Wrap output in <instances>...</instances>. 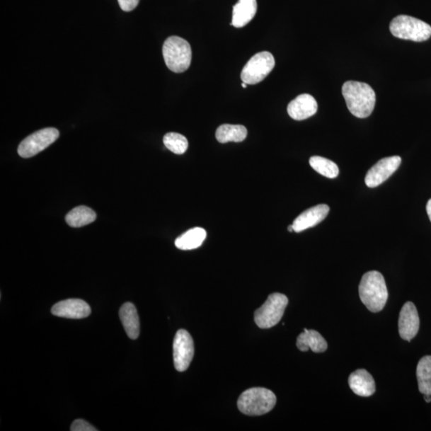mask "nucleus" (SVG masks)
Returning a JSON list of instances; mask_svg holds the SVG:
<instances>
[{"instance_id":"nucleus-1","label":"nucleus","mask_w":431,"mask_h":431,"mask_svg":"<svg viewBox=\"0 0 431 431\" xmlns=\"http://www.w3.org/2000/svg\"><path fill=\"white\" fill-rule=\"evenodd\" d=\"M347 108L359 118L369 117L376 105L377 96L372 87L365 83L347 81L342 87Z\"/></svg>"},{"instance_id":"nucleus-2","label":"nucleus","mask_w":431,"mask_h":431,"mask_svg":"<svg viewBox=\"0 0 431 431\" xmlns=\"http://www.w3.org/2000/svg\"><path fill=\"white\" fill-rule=\"evenodd\" d=\"M360 297L367 309L374 314L382 311L389 299L385 279L377 271L365 273L359 286Z\"/></svg>"},{"instance_id":"nucleus-3","label":"nucleus","mask_w":431,"mask_h":431,"mask_svg":"<svg viewBox=\"0 0 431 431\" xmlns=\"http://www.w3.org/2000/svg\"><path fill=\"white\" fill-rule=\"evenodd\" d=\"M276 403L277 397L272 391L263 387H254L241 393L237 406L243 414L260 416L271 411Z\"/></svg>"},{"instance_id":"nucleus-4","label":"nucleus","mask_w":431,"mask_h":431,"mask_svg":"<svg viewBox=\"0 0 431 431\" xmlns=\"http://www.w3.org/2000/svg\"><path fill=\"white\" fill-rule=\"evenodd\" d=\"M162 53L166 64L174 73L188 70L192 60L190 43L178 36H171L164 42Z\"/></svg>"},{"instance_id":"nucleus-5","label":"nucleus","mask_w":431,"mask_h":431,"mask_svg":"<svg viewBox=\"0 0 431 431\" xmlns=\"http://www.w3.org/2000/svg\"><path fill=\"white\" fill-rule=\"evenodd\" d=\"M390 30L396 38L414 42L426 41L431 36V27L428 23L404 15L393 18Z\"/></svg>"},{"instance_id":"nucleus-6","label":"nucleus","mask_w":431,"mask_h":431,"mask_svg":"<svg viewBox=\"0 0 431 431\" xmlns=\"http://www.w3.org/2000/svg\"><path fill=\"white\" fill-rule=\"evenodd\" d=\"M289 304V299L281 293H272L268 296L265 303L255 311L254 320L262 329H268L277 324L282 318Z\"/></svg>"},{"instance_id":"nucleus-7","label":"nucleus","mask_w":431,"mask_h":431,"mask_svg":"<svg viewBox=\"0 0 431 431\" xmlns=\"http://www.w3.org/2000/svg\"><path fill=\"white\" fill-rule=\"evenodd\" d=\"M275 67V59L270 52L255 54L243 68L241 77L247 85L258 84L271 73Z\"/></svg>"},{"instance_id":"nucleus-8","label":"nucleus","mask_w":431,"mask_h":431,"mask_svg":"<svg viewBox=\"0 0 431 431\" xmlns=\"http://www.w3.org/2000/svg\"><path fill=\"white\" fill-rule=\"evenodd\" d=\"M59 137L57 129H42L28 136L18 146V154L23 159H29L45 151Z\"/></svg>"},{"instance_id":"nucleus-9","label":"nucleus","mask_w":431,"mask_h":431,"mask_svg":"<svg viewBox=\"0 0 431 431\" xmlns=\"http://www.w3.org/2000/svg\"><path fill=\"white\" fill-rule=\"evenodd\" d=\"M173 362L176 370L180 372L188 369L195 355V343L186 330L180 329L173 340Z\"/></svg>"},{"instance_id":"nucleus-10","label":"nucleus","mask_w":431,"mask_h":431,"mask_svg":"<svg viewBox=\"0 0 431 431\" xmlns=\"http://www.w3.org/2000/svg\"><path fill=\"white\" fill-rule=\"evenodd\" d=\"M401 162L402 159L399 156H393V157L385 158L379 161L376 165H374L368 171L366 175L365 183L367 186L369 188H376V187L383 184L398 170Z\"/></svg>"},{"instance_id":"nucleus-11","label":"nucleus","mask_w":431,"mask_h":431,"mask_svg":"<svg viewBox=\"0 0 431 431\" xmlns=\"http://www.w3.org/2000/svg\"><path fill=\"white\" fill-rule=\"evenodd\" d=\"M420 321L415 305L407 302L403 305L398 318V332L403 340L410 342L420 330Z\"/></svg>"},{"instance_id":"nucleus-12","label":"nucleus","mask_w":431,"mask_h":431,"mask_svg":"<svg viewBox=\"0 0 431 431\" xmlns=\"http://www.w3.org/2000/svg\"><path fill=\"white\" fill-rule=\"evenodd\" d=\"M52 314L67 318H84L91 314L90 305L80 299H69L54 304Z\"/></svg>"},{"instance_id":"nucleus-13","label":"nucleus","mask_w":431,"mask_h":431,"mask_svg":"<svg viewBox=\"0 0 431 431\" xmlns=\"http://www.w3.org/2000/svg\"><path fill=\"white\" fill-rule=\"evenodd\" d=\"M329 206L326 204L318 205L299 214L293 222L294 232L301 233L309 228L314 227L327 217L329 214Z\"/></svg>"},{"instance_id":"nucleus-14","label":"nucleus","mask_w":431,"mask_h":431,"mask_svg":"<svg viewBox=\"0 0 431 431\" xmlns=\"http://www.w3.org/2000/svg\"><path fill=\"white\" fill-rule=\"evenodd\" d=\"M318 104L316 99L308 93L299 96L287 105V113L297 121H302L316 115Z\"/></svg>"},{"instance_id":"nucleus-15","label":"nucleus","mask_w":431,"mask_h":431,"mask_svg":"<svg viewBox=\"0 0 431 431\" xmlns=\"http://www.w3.org/2000/svg\"><path fill=\"white\" fill-rule=\"evenodd\" d=\"M350 389L359 396L370 397L376 392V383L372 374L364 369L355 371L349 377Z\"/></svg>"},{"instance_id":"nucleus-16","label":"nucleus","mask_w":431,"mask_h":431,"mask_svg":"<svg viewBox=\"0 0 431 431\" xmlns=\"http://www.w3.org/2000/svg\"><path fill=\"white\" fill-rule=\"evenodd\" d=\"M258 11L257 0H239L233 11L232 23L236 28H241L253 20Z\"/></svg>"},{"instance_id":"nucleus-17","label":"nucleus","mask_w":431,"mask_h":431,"mask_svg":"<svg viewBox=\"0 0 431 431\" xmlns=\"http://www.w3.org/2000/svg\"><path fill=\"white\" fill-rule=\"evenodd\" d=\"M297 346L301 352H308L311 349L315 353H323L327 351L328 343L316 331L305 328L304 332L297 337Z\"/></svg>"},{"instance_id":"nucleus-18","label":"nucleus","mask_w":431,"mask_h":431,"mask_svg":"<svg viewBox=\"0 0 431 431\" xmlns=\"http://www.w3.org/2000/svg\"><path fill=\"white\" fill-rule=\"evenodd\" d=\"M120 316L129 338L131 340L139 338L140 322L135 306L130 302L124 304L120 309Z\"/></svg>"},{"instance_id":"nucleus-19","label":"nucleus","mask_w":431,"mask_h":431,"mask_svg":"<svg viewBox=\"0 0 431 431\" xmlns=\"http://www.w3.org/2000/svg\"><path fill=\"white\" fill-rule=\"evenodd\" d=\"M206 231L200 227L192 228L175 241V246L180 250H192L201 246L206 239Z\"/></svg>"},{"instance_id":"nucleus-20","label":"nucleus","mask_w":431,"mask_h":431,"mask_svg":"<svg viewBox=\"0 0 431 431\" xmlns=\"http://www.w3.org/2000/svg\"><path fill=\"white\" fill-rule=\"evenodd\" d=\"M248 135V130L242 125L224 124L217 128L216 137L220 143L241 142Z\"/></svg>"},{"instance_id":"nucleus-21","label":"nucleus","mask_w":431,"mask_h":431,"mask_svg":"<svg viewBox=\"0 0 431 431\" xmlns=\"http://www.w3.org/2000/svg\"><path fill=\"white\" fill-rule=\"evenodd\" d=\"M96 212L86 206H79L66 216V222L73 228L87 226L96 220Z\"/></svg>"},{"instance_id":"nucleus-22","label":"nucleus","mask_w":431,"mask_h":431,"mask_svg":"<svg viewBox=\"0 0 431 431\" xmlns=\"http://www.w3.org/2000/svg\"><path fill=\"white\" fill-rule=\"evenodd\" d=\"M416 376L420 391L431 396V355L424 356L418 362Z\"/></svg>"},{"instance_id":"nucleus-23","label":"nucleus","mask_w":431,"mask_h":431,"mask_svg":"<svg viewBox=\"0 0 431 431\" xmlns=\"http://www.w3.org/2000/svg\"><path fill=\"white\" fill-rule=\"evenodd\" d=\"M309 163L314 171L328 178H335L340 173L339 167L335 162L320 156L311 157Z\"/></svg>"},{"instance_id":"nucleus-24","label":"nucleus","mask_w":431,"mask_h":431,"mask_svg":"<svg viewBox=\"0 0 431 431\" xmlns=\"http://www.w3.org/2000/svg\"><path fill=\"white\" fill-rule=\"evenodd\" d=\"M163 142L168 151L179 155L185 154L189 147V142L186 137L178 133L166 134Z\"/></svg>"},{"instance_id":"nucleus-25","label":"nucleus","mask_w":431,"mask_h":431,"mask_svg":"<svg viewBox=\"0 0 431 431\" xmlns=\"http://www.w3.org/2000/svg\"><path fill=\"white\" fill-rule=\"evenodd\" d=\"M71 431H96L98 430L91 425L85 420H77L74 421L71 427Z\"/></svg>"},{"instance_id":"nucleus-26","label":"nucleus","mask_w":431,"mask_h":431,"mask_svg":"<svg viewBox=\"0 0 431 431\" xmlns=\"http://www.w3.org/2000/svg\"><path fill=\"white\" fill-rule=\"evenodd\" d=\"M120 4V8L124 11H131L137 8L139 5V0H117Z\"/></svg>"},{"instance_id":"nucleus-27","label":"nucleus","mask_w":431,"mask_h":431,"mask_svg":"<svg viewBox=\"0 0 431 431\" xmlns=\"http://www.w3.org/2000/svg\"><path fill=\"white\" fill-rule=\"evenodd\" d=\"M427 212L429 217V219L431 222V199L429 200L427 205Z\"/></svg>"},{"instance_id":"nucleus-28","label":"nucleus","mask_w":431,"mask_h":431,"mask_svg":"<svg viewBox=\"0 0 431 431\" xmlns=\"http://www.w3.org/2000/svg\"><path fill=\"white\" fill-rule=\"evenodd\" d=\"M424 399L425 401H426L427 403H430L431 402V396L430 395H424Z\"/></svg>"},{"instance_id":"nucleus-29","label":"nucleus","mask_w":431,"mask_h":431,"mask_svg":"<svg viewBox=\"0 0 431 431\" xmlns=\"http://www.w3.org/2000/svg\"><path fill=\"white\" fill-rule=\"evenodd\" d=\"M287 230L289 231V232H294V229H293L292 224V226H289V228H287Z\"/></svg>"},{"instance_id":"nucleus-30","label":"nucleus","mask_w":431,"mask_h":431,"mask_svg":"<svg viewBox=\"0 0 431 431\" xmlns=\"http://www.w3.org/2000/svg\"><path fill=\"white\" fill-rule=\"evenodd\" d=\"M242 87H243V88H245V89H246V87H247V84H245V83H243V84H242Z\"/></svg>"}]
</instances>
